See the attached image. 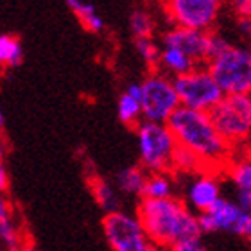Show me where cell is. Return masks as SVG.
<instances>
[{
	"label": "cell",
	"mask_w": 251,
	"mask_h": 251,
	"mask_svg": "<svg viewBox=\"0 0 251 251\" xmlns=\"http://www.w3.org/2000/svg\"><path fill=\"white\" fill-rule=\"evenodd\" d=\"M136 215L154 248H171L203 235L198 214L188 204L173 198H142Z\"/></svg>",
	"instance_id": "cell-1"
},
{
	"label": "cell",
	"mask_w": 251,
	"mask_h": 251,
	"mask_svg": "<svg viewBox=\"0 0 251 251\" xmlns=\"http://www.w3.org/2000/svg\"><path fill=\"white\" fill-rule=\"evenodd\" d=\"M106 242L115 251H151L154 244L149 241L138 215H129L121 210L106 212L102 221Z\"/></svg>",
	"instance_id": "cell-9"
},
{
	"label": "cell",
	"mask_w": 251,
	"mask_h": 251,
	"mask_svg": "<svg viewBox=\"0 0 251 251\" xmlns=\"http://www.w3.org/2000/svg\"><path fill=\"white\" fill-rule=\"evenodd\" d=\"M208 113L219 133L233 147L251 138V94H225Z\"/></svg>",
	"instance_id": "cell-4"
},
{
	"label": "cell",
	"mask_w": 251,
	"mask_h": 251,
	"mask_svg": "<svg viewBox=\"0 0 251 251\" xmlns=\"http://www.w3.org/2000/svg\"><path fill=\"white\" fill-rule=\"evenodd\" d=\"M174 196V183L169 178V173H152L147 176V183L142 198L165 199Z\"/></svg>",
	"instance_id": "cell-19"
},
{
	"label": "cell",
	"mask_w": 251,
	"mask_h": 251,
	"mask_svg": "<svg viewBox=\"0 0 251 251\" xmlns=\"http://www.w3.org/2000/svg\"><path fill=\"white\" fill-rule=\"evenodd\" d=\"M135 49H136V52H138V56H140V58L144 59L149 67H152V68L158 67L162 47L152 40V36L135 38Z\"/></svg>",
	"instance_id": "cell-23"
},
{
	"label": "cell",
	"mask_w": 251,
	"mask_h": 251,
	"mask_svg": "<svg viewBox=\"0 0 251 251\" xmlns=\"http://www.w3.org/2000/svg\"><path fill=\"white\" fill-rule=\"evenodd\" d=\"M198 67V63L194 61L187 52H183L178 47H171V45H162V52H160V61L158 67L162 72H165L171 77L181 75V74L192 70Z\"/></svg>",
	"instance_id": "cell-14"
},
{
	"label": "cell",
	"mask_w": 251,
	"mask_h": 251,
	"mask_svg": "<svg viewBox=\"0 0 251 251\" xmlns=\"http://www.w3.org/2000/svg\"><path fill=\"white\" fill-rule=\"evenodd\" d=\"M173 250L174 251H203L204 244H203V241H201V237H199V239H188V241L179 242Z\"/></svg>",
	"instance_id": "cell-26"
},
{
	"label": "cell",
	"mask_w": 251,
	"mask_h": 251,
	"mask_svg": "<svg viewBox=\"0 0 251 251\" xmlns=\"http://www.w3.org/2000/svg\"><path fill=\"white\" fill-rule=\"evenodd\" d=\"M179 102L178 92L174 86V79L154 68L142 81V117L144 121L167 122L169 117L178 110Z\"/></svg>",
	"instance_id": "cell-6"
},
{
	"label": "cell",
	"mask_w": 251,
	"mask_h": 251,
	"mask_svg": "<svg viewBox=\"0 0 251 251\" xmlns=\"http://www.w3.org/2000/svg\"><path fill=\"white\" fill-rule=\"evenodd\" d=\"M129 29L135 38L152 36L154 32V20L152 16L144 9H136L129 15Z\"/></svg>",
	"instance_id": "cell-22"
},
{
	"label": "cell",
	"mask_w": 251,
	"mask_h": 251,
	"mask_svg": "<svg viewBox=\"0 0 251 251\" xmlns=\"http://www.w3.org/2000/svg\"><path fill=\"white\" fill-rule=\"evenodd\" d=\"M4 122H5L4 111H2V108H0V127H2V126H4Z\"/></svg>",
	"instance_id": "cell-31"
},
{
	"label": "cell",
	"mask_w": 251,
	"mask_h": 251,
	"mask_svg": "<svg viewBox=\"0 0 251 251\" xmlns=\"http://www.w3.org/2000/svg\"><path fill=\"white\" fill-rule=\"evenodd\" d=\"M124 92H126V94H129L131 97H135V99H138L142 102V83H131V84H127Z\"/></svg>",
	"instance_id": "cell-28"
},
{
	"label": "cell",
	"mask_w": 251,
	"mask_h": 251,
	"mask_svg": "<svg viewBox=\"0 0 251 251\" xmlns=\"http://www.w3.org/2000/svg\"><path fill=\"white\" fill-rule=\"evenodd\" d=\"M0 242L11 250L18 248V244H20V233L16 230L15 223L11 221V217L0 219Z\"/></svg>",
	"instance_id": "cell-24"
},
{
	"label": "cell",
	"mask_w": 251,
	"mask_h": 251,
	"mask_svg": "<svg viewBox=\"0 0 251 251\" xmlns=\"http://www.w3.org/2000/svg\"><path fill=\"white\" fill-rule=\"evenodd\" d=\"M4 156V142H2V136H0V158Z\"/></svg>",
	"instance_id": "cell-32"
},
{
	"label": "cell",
	"mask_w": 251,
	"mask_h": 251,
	"mask_svg": "<svg viewBox=\"0 0 251 251\" xmlns=\"http://www.w3.org/2000/svg\"><path fill=\"white\" fill-rule=\"evenodd\" d=\"M90 188H92V194H94L97 204H99L104 212L119 210V206H121V198H119L117 187L113 188L108 181H104V179L95 178L94 181L90 183Z\"/></svg>",
	"instance_id": "cell-18"
},
{
	"label": "cell",
	"mask_w": 251,
	"mask_h": 251,
	"mask_svg": "<svg viewBox=\"0 0 251 251\" xmlns=\"http://www.w3.org/2000/svg\"><path fill=\"white\" fill-rule=\"evenodd\" d=\"M163 7L174 25L210 31L219 20L223 0H163Z\"/></svg>",
	"instance_id": "cell-10"
},
{
	"label": "cell",
	"mask_w": 251,
	"mask_h": 251,
	"mask_svg": "<svg viewBox=\"0 0 251 251\" xmlns=\"http://www.w3.org/2000/svg\"><path fill=\"white\" fill-rule=\"evenodd\" d=\"M117 113L122 124L126 126H138L142 122V102L129 94H122L117 102Z\"/></svg>",
	"instance_id": "cell-20"
},
{
	"label": "cell",
	"mask_w": 251,
	"mask_h": 251,
	"mask_svg": "<svg viewBox=\"0 0 251 251\" xmlns=\"http://www.w3.org/2000/svg\"><path fill=\"white\" fill-rule=\"evenodd\" d=\"M24 58L22 43L15 36L2 34L0 36V65L5 67H18Z\"/></svg>",
	"instance_id": "cell-21"
},
{
	"label": "cell",
	"mask_w": 251,
	"mask_h": 251,
	"mask_svg": "<svg viewBox=\"0 0 251 251\" xmlns=\"http://www.w3.org/2000/svg\"><path fill=\"white\" fill-rule=\"evenodd\" d=\"M173 171L190 176V174H196V173H199V171H208V169H206L203 160H201L196 152L178 144L176 151H174V156H173Z\"/></svg>",
	"instance_id": "cell-17"
},
{
	"label": "cell",
	"mask_w": 251,
	"mask_h": 251,
	"mask_svg": "<svg viewBox=\"0 0 251 251\" xmlns=\"http://www.w3.org/2000/svg\"><path fill=\"white\" fill-rule=\"evenodd\" d=\"M225 171L233 187L235 199L242 206L251 210V151H244L237 156L231 152Z\"/></svg>",
	"instance_id": "cell-13"
},
{
	"label": "cell",
	"mask_w": 251,
	"mask_h": 251,
	"mask_svg": "<svg viewBox=\"0 0 251 251\" xmlns=\"http://www.w3.org/2000/svg\"><path fill=\"white\" fill-rule=\"evenodd\" d=\"M237 32L244 38H251V16H235Z\"/></svg>",
	"instance_id": "cell-27"
},
{
	"label": "cell",
	"mask_w": 251,
	"mask_h": 251,
	"mask_svg": "<svg viewBox=\"0 0 251 251\" xmlns=\"http://www.w3.org/2000/svg\"><path fill=\"white\" fill-rule=\"evenodd\" d=\"M198 219L203 233L225 231L242 241H251V210L235 198H219L212 208L198 214Z\"/></svg>",
	"instance_id": "cell-7"
},
{
	"label": "cell",
	"mask_w": 251,
	"mask_h": 251,
	"mask_svg": "<svg viewBox=\"0 0 251 251\" xmlns=\"http://www.w3.org/2000/svg\"><path fill=\"white\" fill-rule=\"evenodd\" d=\"M235 16H251V0H223Z\"/></svg>",
	"instance_id": "cell-25"
},
{
	"label": "cell",
	"mask_w": 251,
	"mask_h": 251,
	"mask_svg": "<svg viewBox=\"0 0 251 251\" xmlns=\"http://www.w3.org/2000/svg\"><path fill=\"white\" fill-rule=\"evenodd\" d=\"M140 165L147 173H171L173 156L178 147L176 136L167 122L142 121L136 126Z\"/></svg>",
	"instance_id": "cell-3"
},
{
	"label": "cell",
	"mask_w": 251,
	"mask_h": 251,
	"mask_svg": "<svg viewBox=\"0 0 251 251\" xmlns=\"http://www.w3.org/2000/svg\"><path fill=\"white\" fill-rule=\"evenodd\" d=\"M214 173L215 171H199L196 174H190L192 179L187 185L185 199H187V204L196 214L210 210L219 201V198H223L221 181L215 178Z\"/></svg>",
	"instance_id": "cell-12"
},
{
	"label": "cell",
	"mask_w": 251,
	"mask_h": 251,
	"mask_svg": "<svg viewBox=\"0 0 251 251\" xmlns=\"http://www.w3.org/2000/svg\"><path fill=\"white\" fill-rule=\"evenodd\" d=\"M147 173L142 167H126L115 176V187L121 194L126 196H133V198H142L147 183Z\"/></svg>",
	"instance_id": "cell-15"
},
{
	"label": "cell",
	"mask_w": 251,
	"mask_h": 251,
	"mask_svg": "<svg viewBox=\"0 0 251 251\" xmlns=\"http://www.w3.org/2000/svg\"><path fill=\"white\" fill-rule=\"evenodd\" d=\"M179 146L198 154L208 171H219L230 160L233 146L215 127L208 111L179 106L167 121Z\"/></svg>",
	"instance_id": "cell-2"
},
{
	"label": "cell",
	"mask_w": 251,
	"mask_h": 251,
	"mask_svg": "<svg viewBox=\"0 0 251 251\" xmlns=\"http://www.w3.org/2000/svg\"><path fill=\"white\" fill-rule=\"evenodd\" d=\"M250 52H251V38H250Z\"/></svg>",
	"instance_id": "cell-33"
},
{
	"label": "cell",
	"mask_w": 251,
	"mask_h": 251,
	"mask_svg": "<svg viewBox=\"0 0 251 251\" xmlns=\"http://www.w3.org/2000/svg\"><path fill=\"white\" fill-rule=\"evenodd\" d=\"M173 79L179 102L187 108L210 111L225 95V92L221 90L208 67L198 65L192 70H188L181 75H176Z\"/></svg>",
	"instance_id": "cell-8"
},
{
	"label": "cell",
	"mask_w": 251,
	"mask_h": 251,
	"mask_svg": "<svg viewBox=\"0 0 251 251\" xmlns=\"http://www.w3.org/2000/svg\"><path fill=\"white\" fill-rule=\"evenodd\" d=\"M162 45L181 49L198 65H203L210 58V31L174 25L163 32Z\"/></svg>",
	"instance_id": "cell-11"
},
{
	"label": "cell",
	"mask_w": 251,
	"mask_h": 251,
	"mask_svg": "<svg viewBox=\"0 0 251 251\" xmlns=\"http://www.w3.org/2000/svg\"><path fill=\"white\" fill-rule=\"evenodd\" d=\"M208 70L225 94H251L250 49L231 43L206 63Z\"/></svg>",
	"instance_id": "cell-5"
},
{
	"label": "cell",
	"mask_w": 251,
	"mask_h": 251,
	"mask_svg": "<svg viewBox=\"0 0 251 251\" xmlns=\"http://www.w3.org/2000/svg\"><path fill=\"white\" fill-rule=\"evenodd\" d=\"M7 173H5V167L4 163H2V158H0V192H5V188H7Z\"/></svg>",
	"instance_id": "cell-30"
},
{
	"label": "cell",
	"mask_w": 251,
	"mask_h": 251,
	"mask_svg": "<svg viewBox=\"0 0 251 251\" xmlns=\"http://www.w3.org/2000/svg\"><path fill=\"white\" fill-rule=\"evenodd\" d=\"M7 217H11V206L4 198V192H0V219H7Z\"/></svg>",
	"instance_id": "cell-29"
},
{
	"label": "cell",
	"mask_w": 251,
	"mask_h": 251,
	"mask_svg": "<svg viewBox=\"0 0 251 251\" xmlns=\"http://www.w3.org/2000/svg\"><path fill=\"white\" fill-rule=\"evenodd\" d=\"M67 5L90 32H100L104 29V20L97 15L94 4L84 2V0H67Z\"/></svg>",
	"instance_id": "cell-16"
}]
</instances>
